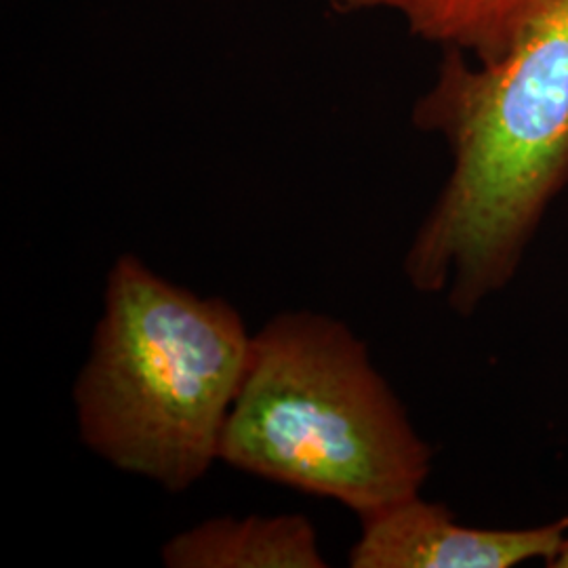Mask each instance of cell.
<instances>
[{"mask_svg": "<svg viewBox=\"0 0 568 568\" xmlns=\"http://www.w3.org/2000/svg\"><path fill=\"white\" fill-rule=\"evenodd\" d=\"M220 462L361 518L419 495L432 448L339 321L283 312L253 335Z\"/></svg>", "mask_w": 568, "mask_h": 568, "instance_id": "cell-3", "label": "cell"}, {"mask_svg": "<svg viewBox=\"0 0 568 568\" xmlns=\"http://www.w3.org/2000/svg\"><path fill=\"white\" fill-rule=\"evenodd\" d=\"M554 0H328L331 11L352 16L392 11L413 37L478 63L504 58L523 30Z\"/></svg>", "mask_w": 568, "mask_h": 568, "instance_id": "cell-6", "label": "cell"}, {"mask_svg": "<svg viewBox=\"0 0 568 568\" xmlns=\"http://www.w3.org/2000/svg\"><path fill=\"white\" fill-rule=\"evenodd\" d=\"M349 551L354 568H509L527 560L551 565L565 546L568 520L523 530L464 527L445 506L419 495L361 518Z\"/></svg>", "mask_w": 568, "mask_h": 568, "instance_id": "cell-4", "label": "cell"}, {"mask_svg": "<svg viewBox=\"0 0 568 568\" xmlns=\"http://www.w3.org/2000/svg\"><path fill=\"white\" fill-rule=\"evenodd\" d=\"M251 344L234 305L121 255L74 384L82 443L121 471L187 490L220 462Z\"/></svg>", "mask_w": 568, "mask_h": 568, "instance_id": "cell-2", "label": "cell"}, {"mask_svg": "<svg viewBox=\"0 0 568 568\" xmlns=\"http://www.w3.org/2000/svg\"><path fill=\"white\" fill-rule=\"evenodd\" d=\"M554 568H568V539L565 541V546L560 549V554L556 556V560L549 565Z\"/></svg>", "mask_w": 568, "mask_h": 568, "instance_id": "cell-7", "label": "cell"}, {"mask_svg": "<svg viewBox=\"0 0 568 568\" xmlns=\"http://www.w3.org/2000/svg\"><path fill=\"white\" fill-rule=\"evenodd\" d=\"M171 568H325L314 525L300 514L213 518L161 549Z\"/></svg>", "mask_w": 568, "mask_h": 568, "instance_id": "cell-5", "label": "cell"}, {"mask_svg": "<svg viewBox=\"0 0 568 568\" xmlns=\"http://www.w3.org/2000/svg\"><path fill=\"white\" fill-rule=\"evenodd\" d=\"M413 122L448 143L453 173L406 253V276L424 293L448 288L450 307L469 314L508 283L568 185V0L497 61L445 51Z\"/></svg>", "mask_w": 568, "mask_h": 568, "instance_id": "cell-1", "label": "cell"}]
</instances>
